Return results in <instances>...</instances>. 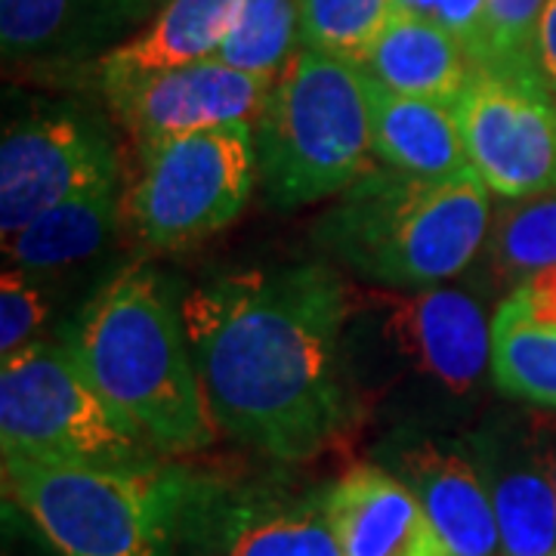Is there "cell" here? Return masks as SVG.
<instances>
[{"mask_svg":"<svg viewBox=\"0 0 556 556\" xmlns=\"http://www.w3.org/2000/svg\"><path fill=\"white\" fill-rule=\"evenodd\" d=\"M353 285L328 263L254 266L179 298L219 433L285 464L325 452L356 420L343 368Z\"/></svg>","mask_w":556,"mask_h":556,"instance_id":"1","label":"cell"},{"mask_svg":"<svg viewBox=\"0 0 556 556\" xmlns=\"http://www.w3.org/2000/svg\"><path fill=\"white\" fill-rule=\"evenodd\" d=\"M343 368L358 412L399 430L460 424L492 380V316L467 288H353Z\"/></svg>","mask_w":556,"mask_h":556,"instance_id":"2","label":"cell"},{"mask_svg":"<svg viewBox=\"0 0 556 556\" xmlns=\"http://www.w3.org/2000/svg\"><path fill=\"white\" fill-rule=\"evenodd\" d=\"M68 346L102 396L161 455H192L217 437L179 300L146 263L112 276L68 328Z\"/></svg>","mask_w":556,"mask_h":556,"instance_id":"3","label":"cell"},{"mask_svg":"<svg viewBox=\"0 0 556 556\" xmlns=\"http://www.w3.org/2000/svg\"><path fill=\"white\" fill-rule=\"evenodd\" d=\"M492 199L477 170L412 177L375 164L318 217L313 239L365 285L437 288L477 266Z\"/></svg>","mask_w":556,"mask_h":556,"instance_id":"4","label":"cell"},{"mask_svg":"<svg viewBox=\"0 0 556 556\" xmlns=\"http://www.w3.org/2000/svg\"><path fill=\"white\" fill-rule=\"evenodd\" d=\"M195 479L170 464L93 467L3 455V495L60 556H174Z\"/></svg>","mask_w":556,"mask_h":556,"instance_id":"5","label":"cell"},{"mask_svg":"<svg viewBox=\"0 0 556 556\" xmlns=\"http://www.w3.org/2000/svg\"><path fill=\"white\" fill-rule=\"evenodd\" d=\"M254 146L257 186L273 207L338 199L378 164L362 65L300 47L254 121Z\"/></svg>","mask_w":556,"mask_h":556,"instance_id":"6","label":"cell"},{"mask_svg":"<svg viewBox=\"0 0 556 556\" xmlns=\"http://www.w3.org/2000/svg\"><path fill=\"white\" fill-rule=\"evenodd\" d=\"M0 448L3 455L149 467L161 452L130 417L87 378L68 340H38L0 362Z\"/></svg>","mask_w":556,"mask_h":556,"instance_id":"7","label":"cell"},{"mask_svg":"<svg viewBox=\"0 0 556 556\" xmlns=\"http://www.w3.org/2000/svg\"><path fill=\"white\" fill-rule=\"evenodd\" d=\"M257 186L254 124H226L139 149L124 219L155 254L195 248L236 223Z\"/></svg>","mask_w":556,"mask_h":556,"instance_id":"8","label":"cell"},{"mask_svg":"<svg viewBox=\"0 0 556 556\" xmlns=\"http://www.w3.org/2000/svg\"><path fill=\"white\" fill-rule=\"evenodd\" d=\"M455 112L470 167L495 199L554 189L556 93L541 75L477 62Z\"/></svg>","mask_w":556,"mask_h":556,"instance_id":"9","label":"cell"},{"mask_svg":"<svg viewBox=\"0 0 556 556\" xmlns=\"http://www.w3.org/2000/svg\"><path fill=\"white\" fill-rule=\"evenodd\" d=\"M121 177L105 124L68 105L35 109L0 139V236L10 239L84 189Z\"/></svg>","mask_w":556,"mask_h":556,"instance_id":"10","label":"cell"},{"mask_svg":"<svg viewBox=\"0 0 556 556\" xmlns=\"http://www.w3.org/2000/svg\"><path fill=\"white\" fill-rule=\"evenodd\" d=\"M276 78L248 75L219 60L100 80L105 105L139 149L161 139L201 134L226 124H254Z\"/></svg>","mask_w":556,"mask_h":556,"instance_id":"11","label":"cell"},{"mask_svg":"<svg viewBox=\"0 0 556 556\" xmlns=\"http://www.w3.org/2000/svg\"><path fill=\"white\" fill-rule=\"evenodd\" d=\"M179 538L192 556H343L328 517V489H214L195 479Z\"/></svg>","mask_w":556,"mask_h":556,"instance_id":"12","label":"cell"},{"mask_svg":"<svg viewBox=\"0 0 556 556\" xmlns=\"http://www.w3.org/2000/svg\"><path fill=\"white\" fill-rule=\"evenodd\" d=\"M408 482L452 556H501L495 507L467 439L396 430L387 464Z\"/></svg>","mask_w":556,"mask_h":556,"instance_id":"13","label":"cell"},{"mask_svg":"<svg viewBox=\"0 0 556 556\" xmlns=\"http://www.w3.org/2000/svg\"><path fill=\"white\" fill-rule=\"evenodd\" d=\"M467 442L492 495L501 556L554 554L556 482L547 433L517 417H492Z\"/></svg>","mask_w":556,"mask_h":556,"instance_id":"14","label":"cell"},{"mask_svg":"<svg viewBox=\"0 0 556 556\" xmlns=\"http://www.w3.org/2000/svg\"><path fill=\"white\" fill-rule=\"evenodd\" d=\"M164 0H0V47L10 65L65 68L100 62L134 38Z\"/></svg>","mask_w":556,"mask_h":556,"instance_id":"15","label":"cell"},{"mask_svg":"<svg viewBox=\"0 0 556 556\" xmlns=\"http://www.w3.org/2000/svg\"><path fill=\"white\" fill-rule=\"evenodd\" d=\"M343 556H452L424 504L383 464H356L328 489Z\"/></svg>","mask_w":556,"mask_h":556,"instance_id":"16","label":"cell"},{"mask_svg":"<svg viewBox=\"0 0 556 556\" xmlns=\"http://www.w3.org/2000/svg\"><path fill=\"white\" fill-rule=\"evenodd\" d=\"M473 65L477 62L445 25L430 16L396 13L368 50L362 72L402 97L455 105Z\"/></svg>","mask_w":556,"mask_h":556,"instance_id":"17","label":"cell"},{"mask_svg":"<svg viewBox=\"0 0 556 556\" xmlns=\"http://www.w3.org/2000/svg\"><path fill=\"white\" fill-rule=\"evenodd\" d=\"M375 161L412 177H455L473 170L455 105L402 97L368 78Z\"/></svg>","mask_w":556,"mask_h":556,"instance_id":"18","label":"cell"},{"mask_svg":"<svg viewBox=\"0 0 556 556\" xmlns=\"http://www.w3.org/2000/svg\"><path fill=\"white\" fill-rule=\"evenodd\" d=\"M239 7L241 0H164L159 13L134 38L97 62V78L118 80L214 60Z\"/></svg>","mask_w":556,"mask_h":556,"instance_id":"19","label":"cell"},{"mask_svg":"<svg viewBox=\"0 0 556 556\" xmlns=\"http://www.w3.org/2000/svg\"><path fill=\"white\" fill-rule=\"evenodd\" d=\"M121 219H124L121 177L105 179L50 207L16 236L3 239V257L7 266H20L35 276L56 273L97 257L115 239Z\"/></svg>","mask_w":556,"mask_h":556,"instance_id":"20","label":"cell"},{"mask_svg":"<svg viewBox=\"0 0 556 556\" xmlns=\"http://www.w3.org/2000/svg\"><path fill=\"white\" fill-rule=\"evenodd\" d=\"M492 383L507 396L556 412V316L517 288L492 316Z\"/></svg>","mask_w":556,"mask_h":556,"instance_id":"21","label":"cell"},{"mask_svg":"<svg viewBox=\"0 0 556 556\" xmlns=\"http://www.w3.org/2000/svg\"><path fill=\"white\" fill-rule=\"evenodd\" d=\"M497 201L477 263L495 288L517 291L519 285L556 269V186L526 199Z\"/></svg>","mask_w":556,"mask_h":556,"instance_id":"22","label":"cell"},{"mask_svg":"<svg viewBox=\"0 0 556 556\" xmlns=\"http://www.w3.org/2000/svg\"><path fill=\"white\" fill-rule=\"evenodd\" d=\"M300 50V0H241L236 22L214 60L239 72L278 78Z\"/></svg>","mask_w":556,"mask_h":556,"instance_id":"23","label":"cell"},{"mask_svg":"<svg viewBox=\"0 0 556 556\" xmlns=\"http://www.w3.org/2000/svg\"><path fill=\"white\" fill-rule=\"evenodd\" d=\"M396 0H300V47L362 65Z\"/></svg>","mask_w":556,"mask_h":556,"instance_id":"24","label":"cell"},{"mask_svg":"<svg viewBox=\"0 0 556 556\" xmlns=\"http://www.w3.org/2000/svg\"><path fill=\"white\" fill-rule=\"evenodd\" d=\"M53 313L47 291L35 273L7 266L0 278V358L38 343Z\"/></svg>","mask_w":556,"mask_h":556,"instance_id":"25","label":"cell"},{"mask_svg":"<svg viewBox=\"0 0 556 556\" xmlns=\"http://www.w3.org/2000/svg\"><path fill=\"white\" fill-rule=\"evenodd\" d=\"M544 0H489V60L492 65L538 72L535 38Z\"/></svg>","mask_w":556,"mask_h":556,"instance_id":"26","label":"cell"},{"mask_svg":"<svg viewBox=\"0 0 556 556\" xmlns=\"http://www.w3.org/2000/svg\"><path fill=\"white\" fill-rule=\"evenodd\" d=\"M433 20L464 43L470 60H489V0H437Z\"/></svg>","mask_w":556,"mask_h":556,"instance_id":"27","label":"cell"},{"mask_svg":"<svg viewBox=\"0 0 556 556\" xmlns=\"http://www.w3.org/2000/svg\"><path fill=\"white\" fill-rule=\"evenodd\" d=\"M535 62L544 84L556 93V0H544L541 22H538Z\"/></svg>","mask_w":556,"mask_h":556,"instance_id":"28","label":"cell"},{"mask_svg":"<svg viewBox=\"0 0 556 556\" xmlns=\"http://www.w3.org/2000/svg\"><path fill=\"white\" fill-rule=\"evenodd\" d=\"M547 452H551V467H554V482H556V430L547 433Z\"/></svg>","mask_w":556,"mask_h":556,"instance_id":"29","label":"cell"},{"mask_svg":"<svg viewBox=\"0 0 556 556\" xmlns=\"http://www.w3.org/2000/svg\"><path fill=\"white\" fill-rule=\"evenodd\" d=\"M551 556H556V551H554V554H551Z\"/></svg>","mask_w":556,"mask_h":556,"instance_id":"30","label":"cell"}]
</instances>
